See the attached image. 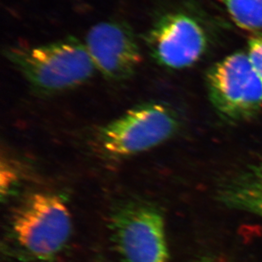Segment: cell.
I'll use <instances>...</instances> for the list:
<instances>
[{"label": "cell", "instance_id": "6da1fadb", "mask_svg": "<svg viewBox=\"0 0 262 262\" xmlns=\"http://www.w3.org/2000/svg\"><path fill=\"white\" fill-rule=\"evenodd\" d=\"M5 55L30 87L42 94L84 84L96 70L84 42L74 37L37 46L8 48Z\"/></svg>", "mask_w": 262, "mask_h": 262}, {"label": "cell", "instance_id": "7a4b0ae2", "mask_svg": "<svg viewBox=\"0 0 262 262\" xmlns=\"http://www.w3.org/2000/svg\"><path fill=\"white\" fill-rule=\"evenodd\" d=\"M179 128L175 111L162 102H146L102 126L98 141L109 156L126 157L160 145Z\"/></svg>", "mask_w": 262, "mask_h": 262}, {"label": "cell", "instance_id": "3957f363", "mask_svg": "<svg viewBox=\"0 0 262 262\" xmlns=\"http://www.w3.org/2000/svg\"><path fill=\"white\" fill-rule=\"evenodd\" d=\"M13 229L18 243L30 255L49 260L67 245L72 233V219L59 196L36 193L16 210Z\"/></svg>", "mask_w": 262, "mask_h": 262}, {"label": "cell", "instance_id": "277c9868", "mask_svg": "<svg viewBox=\"0 0 262 262\" xmlns=\"http://www.w3.org/2000/svg\"><path fill=\"white\" fill-rule=\"evenodd\" d=\"M206 82L210 101L226 121H245L261 110L262 80L245 53H234L215 63Z\"/></svg>", "mask_w": 262, "mask_h": 262}, {"label": "cell", "instance_id": "5b68a950", "mask_svg": "<svg viewBox=\"0 0 262 262\" xmlns=\"http://www.w3.org/2000/svg\"><path fill=\"white\" fill-rule=\"evenodd\" d=\"M145 42L156 63L170 70L191 67L207 48V37L201 24L182 11L160 15L146 33Z\"/></svg>", "mask_w": 262, "mask_h": 262}, {"label": "cell", "instance_id": "8992f818", "mask_svg": "<svg viewBox=\"0 0 262 262\" xmlns=\"http://www.w3.org/2000/svg\"><path fill=\"white\" fill-rule=\"evenodd\" d=\"M117 249L123 262H168L163 218L148 206H132L115 217Z\"/></svg>", "mask_w": 262, "mask_h": 262}, {"label": "cell", "instance_id": "52a82bcc", "mask_svg": "<svg viewBox=\"0 0 262 262\" xmlns=\"http://www.w3.org/2000/svg\"><path fill=\"white\" fill-rule=\"evenodd\" d=\"M83 42L97 71L111 81L128 80L141 63L133 30L120 20H104L92 27Z\"/></svg>", "mask_w": 262, "mask_h": 262}, {"label": "cell", "instance_id": "ba28073f", "mask_svg": "<svg viewBox=\"0 0 262 262\" xmlns=\"http://www.w3.org/2000/svg\"><path fill=\"white\" fill-rule=\"evenodd\" d=\"M218 200L226 206L262 217V162L250 165L221 183Z\"/></svg>", "mask_w": 262, "mask_h": 262}, {"label": "cell", "instance_id": "9c48e42d", "mask_svg": "<svg viewBox=\"0 0 262 262\" xmlns=\"http://www.w3.org/2000/svg\"><path fill=\"white\" fill-rule=\"evenodd\" d=\"M231 18L239 28L262 29V0H223Z\"/></svg>", "mask_w": 262, "mask_h": 262}, {"label": "cell", "instance_id": "30bf717a", "mask_svg": "<svg viewBox=\"0 0 262 262\" xmlns=\"http://www.w3.org/2000/svg\"><path fill=\"white\" fill-rule=\"evenodd\" d=\"M247 55L255 72L262 80V33H258L250 37Z\"/></svg>", "mask_w": 262, "mask_h": 262}, {"label": "cell", "instance_id": "8fae6325", "mask_svg": "<svg viewBox=\"0 0 262 262\" xmlns=\"http://www.w3.org/2000/svg\"><path fill=\"white\" fill-rule=\"evenodd\" d=\"M17 172L9 161H3L0 170V184L2 195L7 193L17 181Z\"/></svg>", "mask_w": 262, "mask_h": 262}]
</instances>
